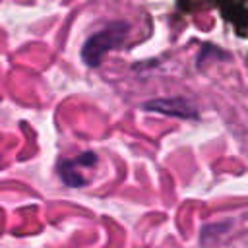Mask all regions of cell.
<instances>
[{
  "mask_svg": "<svg viewBox=\"0 0 248 248\" xmlns=\"http://www.w3.org/2000/svg\"><path fill=\"white\" fill-rule=\"evenodd\" d=\"M130 31V25L126 21H114L107 27H103L101 31L93 33L85 45L81 46V58L87 66L95 68L101 64V60L107 56L108 50H112L114 46L122 45L126 35Z\"/></svg>",
  "mask_w": 248,
  "mask_h": 248,
  "instance_id": "cell-1",
  "label": "cell"
},
{
  "mask_svg": "<svg viewBox=\"0 0 248 248\" xmlns=\"http://www.w3.org/2000/svg\"><path fill=\"white\" fill-rule=\"evenodd\" d=\"M60 176H62V180L68 184V186H81L85 180H83V176L81 174H78L76 170H74V165H72V161H68V163H62L60 165Z\"/></svg>",
  "mask_w": 248,
  "mask_h": 248,
  "instance_id": "cell-3",
  "label": "cell"
},
{
  "mask_svg": "<svg viewBox=\"0 0 248 248\" xmlns=\"http://www.w3.org/2000/svg\"><path fill=\"white\" fill-rule=\"evenodd\" d=\"M143 108L151 110V112H163L167 116H178V118H196L198 116V108L194 107V103H190L188 99H182V97L151 99V101L143 103Z\"/></svg>",
  "mask_w": 248,
  "mask_h": 248,
  "instance_id": "cell-2",
  "label": "cell"
}]
</instances>
